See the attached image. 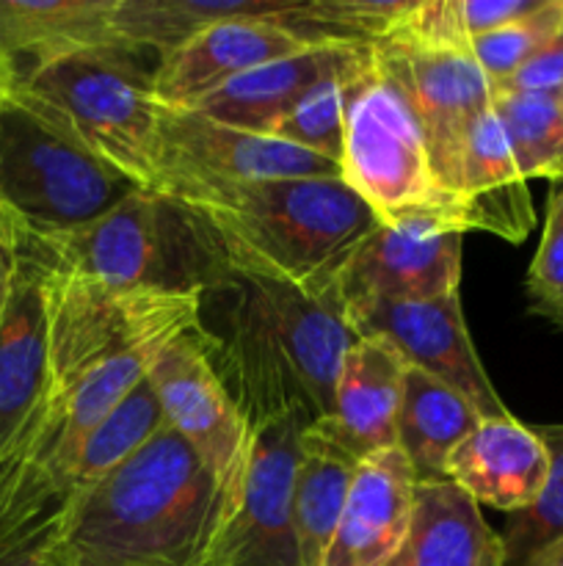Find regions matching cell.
Instances as JSON below:
<instances>
[{
	"instance_id": "obj_30",
	"label": "cell",
	"mask_w": 563,
	"mask_h": 566,
	"mask_svg": "<svg viewBox=\"0 0 563 566\" xmlns=\"http://www.w3.org/2000/svg\"><path fill=\"white\" fill-rule=\"evenodd\" d=\"M546 0H419L390 36L431 48L467 50L475 36L530 17Z\"/></svg>"
},
{
	"instance_id": "obj_37",
	"label": "cell",
	"mask_w": 563,
	"mask_h": 566,
	"mask_svg": "<svg viewBox=\"0 0 563 566\" xmlns=\"http://www.w3.org/2000/svg\"><path fill=\"white\" fill-rule=\"evenodd\" d=\"M0 241L9 243L11 249H17V241H20V227L14 224V219H11L9 213H6L3 205H0Z\"/></svg>"
},
{
	"instance_id": "obj_1",
	"label": "cell",
	"mask_w": 563,
	"mask_h": 566,
	"mask_svg": "<svg viewBox=\"0 0 563 566\" xmlns=\"http://www.w3.org/2000/svg\"><path fill=\"white\" fill-rule=\"evenodd\" d=\"M202 302L219 310L215 324L199 321L204 348L252 434L287 415L309 426L331 418L342 359L359 340L337 287L312 296L232 269Z\"/></svg>"
},
{
	"instance_id": "obj_17",
	"label": "cell",
	"mask_w": 563,
	"mask_h": 566,
	"mask_svg": "<svg viewBox=\"0 0 563 566\" xmlns=\"http://www.w3.org/2000/svg\"><path fill=\"white\" fill-rule=\"evenodd\" d=\"M368 55L370 44H309L301 53L285 55V59L243 72L235 81L224 83L213 94L199 99L191 111L221 122V125L270 136V130L315 86L334 81V77L353 75L368 61Z\"/></svg>"
},
{
	"instance_id": "obj_36",
	"label": "cell",
	"mask_w": 563,
	"mask_h": 566,
	"mask_svg": "<svg viewBox=\"0 0 563 566\" xmlns=\"http://www.w3.org/2000/svg\"><path fill=\"white\" fill-rule=\"evenodd\" d=\"M14 269H17V252L9 247V243L0 241V315H3L6 298H9Z\"/></svg>"
},
{
	"instance_id": "obj_11",
	"label": "cell",
	"mask_w": 563,
	"mask_h": 566,
	"mask_svg": "<svg viewBox=\"0 0 563 566\" xmlns=\"http://www.w3.org/2000/svg\"><path fill=\"white\" fill-rule=\"evenodd\" d=\"M342 177L340 164L263 133L221 125L191 108L160 111L155 180L149 191L193 182Z\"/></svg>"
},
{
	"instance_id": "obj_24",
	"label": "cell",
	"mask_w": 563,
	"mask_h": 566,
	"mask_svg": "<svg viewBox=\"0 0 563 566\" xmlns=\"http://www.w3.org/2000/svg\"><path fill=\"white\" fill-rule=\"evenodd\" d=\"M403 551L408 566H506L502 536L450 479L417 481Z\"/></svg>"
},
{
	"instance_id": "obj_9",
	"label": "cell",
	"mask_w": 563,
	"mask_h": 566,
	"mask_svg": "<svg viewBox=\"0 0 563 566\" xmlns=\"http://www.w3.org/2000/svg\"><path fill=\"white\" fill-rule=\"evenodd\" d=\"M370 48L412 108L436 180L458 202V171L469 127L495 105L497 86L469 50L431 48L397 36Z\"/></svg>"
},
{
	"instance_id": "obj_2",
	"label": "cell",
	"mask_w": 563,
	"mask_h": 566,
	"mask_svg": "<svg viewBox=\"0 0 563 566\" xmlns=\"http://www.w3.org/2000/svg\"><path fill=\"white\" fill-rule=\"evenodd\" d=\"M226 523V497L169 423L127 462L70 495V566H204Z\"/></svg>"
},
{
	"instance_id": "obj_16",
	"label": "cell",
	"mask_w": 563,
	"mask_h": 566,
	"mask_svg": "<svg viewBox=\"0 0 563 566\" xmlns=\"http://www.w3.org/2000/svg\"><path fill=\"white\" fill-rule=\"evenodd\" d=\"M287 25L290 20L246 17L219 22L188 39L185 44L158 59L155 66V94L160 105L193 108L199 99L235 81L243 72L307 50L309 42L296 36Z\"/></svg>"
},
{
	"instance_id": "obj_5",
	"label": "cell",
	"mask_w": 563,
	"mask_h": 566,
	"mask_svg": "<svg viewBox=\"0 0 563 566\" xmlns=\"http://www.w3.org/2000/svg\"><path fill=\"white\" fill-rule=\"evenodd\" d=\"M138 53L127 44L83 50L33 72L14 94L138 188H152L163 105Z\"/></svg>"
},
{
	"instance_id": "obj_28",
	"label": "cell",
	"mask_w": 563,
	"mask_h": 566,
	"mask_svg": "<svg viewBox=\"0 0 563 566\" xmlns=\"http://www.w3.org/2000/svg\"><path fill=\"white\" fill-rule=\"evenodd\" d=\"M163 426V407H160V398L147 374L132 387L130 396L119 407H114V412L88 434L81 453L72 462L66 484L72 490L94 484L97 479L108 475L110 470L119 468L121 462H127L132 453L141 451Z\"/></svg>"
},
{
	"instance_id": "obj_25",
	"label": "cell",
	"mask_w": 563,
	"mask_h": 566,
	"mask_svg": "<svg viewBox=\"0 0 563 566\" xmlns=\"http://www.w3.org/2000/svg\"><path fill=\"white\" fill-rule=\"evenodd\" d=\"M357 468L359 459L323 423L304 429L301 457L293 481V525L301 566H320L323 562Z\"/></svg>"
},
{
	"instance_id": "obj_23",
	"label": "cell",
	"mask_w": 563,
	"mask_h": 566,
	"mask_svg": "<svg viewBox=\"0 0 563 566\" xmlns=\"http://www.w3.org/2000/svg\"><path fill=\"white\" fill-rule=\"evenodd\" d=\"M458 208L464 232H489L508 243H522L535 224L528 180L513 160L495 105L469 127L458 171Z\"/></svg>"
},
{
	"instance_id": "obj_20",
	"label": "cell",
	"mask_w": 563,
	"mask_h": 566,
	"mask_svg": "<svg viewBox=\"0 0 563 566\" xmlns=\"http://www.w3.org/2000/svg\"><path fill=\"white\" fill-rule=\"evenodd\" d=\"M550 457L533 429L513 415L486 418L447 459V479L480 506L517 514L539 501Z\"/></svg>"
},
{
	"instance_id": "obj_4",
	"label": "cell",
	"mask_w": 563,
	"mask_h": 566,
	"mask_svg": "<svg viewBox=\"0 0 563 566\" xmlns=\"http://www.w3.org/2000/svg\"><path fill=\"white\" fill-rule=\"evenodd\" d=\"M14 252L59 274L163 296L202 298L232 274L208 224L149 188H136L108 213L72 232L22 235Z\"/></svg>"
},
{
	"instance_id": "obj_42",
	"label": "cell",
	"mask_w": 563,
	"mask_h": 566,
	"mask_svg": "<svg viewBox=\"0 0 563 566\" xmlns=\"http://www.w3.org/2000/svg\"><path fill=\"white\" fill-rule=\"evenodd\" d=\"M561 99H563V94H561Z\"/></svg>"
},
{
	"instance_id": "obj_12",
	"label": "cell",
	"mask_w": 563,
	"mask_h": 566,
	"mask_svg": "<svg viewBox=\"0 0 563 566\" xmlns=\"http://www.w3.org/2000/svg\"><path fill=\"white\" fill-rule=\"evenodd\" d=\"M307 426L301 415H287L254 431L237 506L204 566H301L293 481Z\"/></svg>"
},
{
	"instance_id": "obj_3",
	"label": "cell",
	"mask_w": 563,
	"mask_h": 566,
	"mask_svg": "<svg viewBox=\"0 0 563 566\" xmlns=\"http://www.w3.org/2000/svg\"><path fill=\"white\" fill-rule=\"evenodd\" d=\"M158 193L199 216L235 271L312 296L334 291L351 254L381 224L342 177L193 182Z\"/></svg>"
},
{
	"instance_id": "obj_39",
	"label": "cell",
	"mask_w": 563,
	"mask_h": 566,
	"mask_svg": "<svg viewBox=\"0 0 563 566\" xmlns=\"http://www.w3.org/2000/svg\"><path fill=\"white\" fill-rule=\"evenodd\" d=\"M11 92H14V75H11V66L6 64V59L0 55V103H3Z\"/></svg>"
},
{
	"instance_id": "obj_22",
	"label": "cell",
	"mask_w": 563,
	"mask_h": 566,
	"mask_svg": "<svg viewBox=\"0 0 563 566\" xmlns=\"http://www.w3.org/2000/svg\"><path fill=\"white\" fill-rule=\"evenodd\" d=\"M403 374V357L379 337H359L348 348L337 376L334 412L320 423L359 462L397 446Z\"/></svg>"
},
{
	"instance_id": "obj_32",
	"label": "cell",
	"mask_w": 563,
	"mask_h": 566,
	"mask_svg": "<svg viewBox=\"0 0 563 566\" xmlns=\"http://www.w3.org/2000/svg\"><path fill=\"white\" fill-rule=\"evenodd\" d=\"M563 28V0H546L539 11L530 17L502 25L497 31L475 36L467 44L469 55L480 64L495 86L522 70L524 61L533 59L552 36Z\"/></svg>"
},
{
	"instance_id": "obj_38",
	"label": "cell",
	"mask_w": 563,
	"mask_h": 566,
	"mask_svg": "<svg viewBox=\"0 0 563 566\" xmlns=\"http://www.w3.org/2000/svg\"><path fill=\"white\" fill-rule=\"evenodd\" d=\"M528 566H563V539L555 542L552 547H546L544 553H539Z\"/></svg>"
},
{
	"instance_id": "obj_31",
	"label": "cell",
	"mask_w": 563,
	"mask_h": 566,
	"mask_svg": "<svg viewBox=\"0 0 563 566\" xmlns=\"http://www.w3.org/2000/svg\"><path fill=\"white\" fill-rule=\"evenodd\" d=\"M550 457V473L539 501L530 509L508 514L502 547L506 566H528L539 553L563 539V423L530 426Z\"/></svg>"
},
{
	"instance_id": "obj_35",
	"label": "cell",
	"mask_w": 563,
	"mask_h": 566,
	"mask_svg": "<svg viewBox=\"0 0 563 566\" xmlns=\"http://www.w3.org/2000/svg\"><path fill=\"white\" fill-rule=\"evenodd\" d=\"M497 92L524 94H563V28L533 55L522 70L513 72Z\"/></svg>"
},
{
	"instance_id": "obj_33",
	"label": "cell",
	"mask_w": 563,
	"mask_h": 566,
	"mask_svg": "<svg viewBox=\"0 0 563 566\" xmlns=\"http://www.w3.org/2000/svg\"><path fill=\"white\" fill-rule=\"evenodd\" d=\"M351 77V75H348ZM346 77L315 86L270 136L340 164L346 149Z\"/></svg>"
},
{
	"instance_id": "obj_10",
	"label": "cell",
	"mask_w": 563,
	"mask_h": 566,
	"mask_svg": "<svg viewBox=\"0 0 563 566\" xmlns=\"http://www.w3.org/2000/svg\"><path fill=\"white\" fill-rule=\"evenodd\" d=\"M149 381L160 398L166 423L199 453L224 490L230 520L246 475L252 429L215 374L199 324L155 354Z\"/></svg>"
},
{
	"instance_id": "obj_7",
	"label": "cell",
	"mask_w": 563,
	"mask_h": 566,
	"mask_svg": "<svg viewBox=\"0 0 563 566\" xmlns=\"http://www.w3.org/2000/svg\"><path fill=\"white\" fill-rule=\"evenodd\" d=\"M342 88V180L375 210L384 224L423 219L464 232L458 202L436 180L417 119L401 88L375 61L373 48L368 61L346 77Z\"/></svg>"
},
{
	"instance_id": "obj_19",
	"label": "cell",
	"mask_w": 563,
	"mask_h": 566,
	"mask_svg": "<svg viewBox=\"0 0 563 566\" xmlns=\"http://www.w3.org/2000/svg\"><path fill=\"white\" fill-rule=\"evenodd\" d=\"M42 423L44 415L25 446L0 462V566H70L64 520L72 486L39 459Z\"/></svg>"
},
{
	"instance_id": "obj_18",
	"label": "cell",
	"mask_w": 563,
	"mask_h": 566,
	"mask_svg": "<svg viewBox=\"0 0 563 566\" xmlns=\"http://www.w3.org/2000/svg\"><path fill=\"white\" fill-rule=\"evenodd\" d=\"M417 475L401 448L362 459L320 566H381L406 545Z\"/></svg>"
},
{
	"instance_id": "obj_41",
	"label": "cell",
	"mask_w": 563,
	"mask_h": 566,
	"mask_svg": "<svg viewBox=\"0 0 563 566\" xmlns=\"http://www.w3.org/2000/svg\"><path fill=\"white\" fill-rule=\"evenodd\" d=\"M381 566H408L406 551H403V547H401V551H397V553H395V556H392V558H390V562H386V564H381Z\"/></svg>"
},
{
	"instance_id": "obj_26",
	"label": "cell",
	"mask_w": 563,
	"mask_h": 566,
	"mask_svg": "<svg viewBox=\"0 0 563 566\" xmlns=\"http://www.w3.org/2000/svg\"><path fill=\"white\" fill-rule=\"evenodd\" d=\"M480 420L478 409L453 387L406 365L397 412V448L406 453L417 481L447 479V459Z\"/></svg>"
},
{
	"instance_id": "obj_27",
	"label": "cell",
	"mask_w": 563,
	"mask_h": 566,
	"mask_svg": "<svg viewBox=\"0 0 563 566\" xmlns=\"http://www.w3.org/2000/svg\"><path fill=\"white\" fill-rule=\"evenodd\" d=\"M301 0H116L114 33L132 50L169 55L219 22L263 17L290 20Z\"/></svg>"
},
{
	"instance_id": "obj_21",
	"label": "cell",
	"mask_w": 563,
	"mask_h": 566,
	"mask_svg": "<svg viewBox=\"0 0 563 566\" xmlns=\"http://www.w3.org/2000/svg\"><path fill=\"white\" fill-rule=\"evenodd\" d=\"M114 11L116 0H0V55L14 88L66 55L121 44Z\"/></svg>"
},
{
	"instance_id": "obj_6",
	"label": "cell",
	"mask_w": 563,
	"mask_h": 566,
	"mask_svg": "<svg viewBox=\"0 0 563 566\" xmlns=\"http://www.w3.org/2000/svg\"><path fill=\"white\" fill-rule=\"evenodd\" d=\"M136 188L20 94L0 103V205L20 227V238L92 224Z\"/></svg>"
},
{
	"instance_id": "obj_13",
	"label": "cell",
	"mask_w": 563,
	"mask_h": 566,
	"mask_svg": "<svg viewBox=\"0 0 563 566\" xmlns=\"http://www.w3.org/2000/svg\"><path fill=\"white\" fill-rule=\"evenodd\" d=\"M346 318L357 337L390 343L408 368L445 381L467 398L484 420L511 415L475 352L458 293L428 302L357 298L346 304Z\"/></svg>"
},
{
	"instance_id": "obj_40",
	"label": "cell",
	"mask_w": 563,
	"mask_h": 566,
	"mask_svg": "<svg viewBox=\"0 0 563 566\" xmlns=\"http://www.w3.org/2000/svg\"><path fill=\"white\" fill-rule=\"evenodd\" d=\"M535 315H544V318H550L552 324L563 326V307H550V310H541V313H535Z\"/></svg>"
},
{
	"instance_id": "obj_34",
	"label": "cell",
	"mask_w": 563,
	"mask_h": 566,
	"mask_svg": "<svg viewBox=\"0 0 563 566\" xmlns=\"http://www.w3.org/2000/svg\"><path fill=\"white\" fill-rule=\"evenodd\" d=\"M530 310L563 307V180L552 182L541 243L528 271Z\"/></svg>"
},
{
	"instance_id": "obj_8",
	"label": "cell",
	"mask_w": 563,
	"mask_h": 566,
	"mask_svg": "<svg viewBox=\"0 0 563 566\" xmlns=\"http://www.w3.org/2000/svg\"><path fill=\"white\" fill-rule=\"evenodd\" d=\"M42 274L50 326V392L64 390L110 359L166 346L196 326L202 313L199 296L121 291L47 269Z\"/></svg>"
},
{
	"instance_id": "obj_29",
	"label": "cell",
	"mask_w": 563,
	"mask_h": 566,
	"mask_svg": "<svg viewBox=\"0 0 563 566\" xmlns=\"http://www.w3.org/2000/svg\"><path fill=\"white\" fill-rule=\"evenodd\" d=\"M495 114L524 180H563L561 94L497 92Z\"/></svg>"
},
{
	"instance_id": "obj_15",
	"label": "cell",
	"mask_w": 563,
	"mask_h": 566,
	"mask_svg": "<svg viewBox=\"0 0 563 566\" xmlns=\"http://www.w3.org/2000/svg\"><path fill=\"white\" fill-rule=\"evenodd\" d=\"M50 401V326L44 274L17 254L0 315V462L25 446Z\"/></svg>"
},
{
	"instance_id": "obj_14",
	"label": "cell",
	"mask_w": 563,
	"mask_h": 566,
	"mask_svg": "<svg viewBox=\"0 0 563 566\" xmlns=\"http://www.w3.org/2000/svg\"><path fill=\"white\" fill-rule=\"evenodd\" d=\"M464 232L436 221H381L342 269L337 293L342 302H428L458 293Z\"/></svg>"
}]
</instances>
